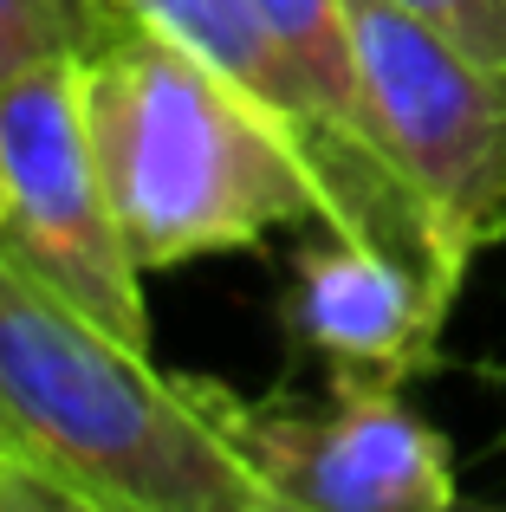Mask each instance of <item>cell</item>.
Returning <instances> with one entry per match:
<instances>
[{
	"label": "cell",
	"mask_w": 506,
	"mask_h": 512,
	"mask_svg": "<svg viewBox=\"0 0 506 512\" xmlns=\"http://www.w3.org/2000/svg\"><path fill=\"white\" fill-rule=\"evenodd\" d=\"M117 0H0V85L26 65L85 59L111 26Z\"/></svg>",
	"instance_id": "9"
},
{
	"label": "cell",
	"mask_w": 506,
	"mask_h": 512,
	"mask_svg": "<svg viewBox=\"0 0 506 512\" xmlns=\"http://www.w3.org/2000/svg\"><path fill=\"white\" fill-rule=\"evenodd\" d=\"M383 150L416 182L461 266L506 234V72L396 0H344Z\"/></svg>",
	"instance_id": "5"
},
{
	"label": "cell",
	"mask_w": 506,
	"mask_h": 512,
	"mask_svg": "<svg viewBox=\"0 0 506 512\" xmlns=\"http://www.w3.org/2000/svg\"><path fill=\"white\" fill-rule=\"evenodd\" d=\"M0 214H7V188H0Z\"/></svg>",
	"instance_id": "12"
},
{
	"label": "cell",
	"mask_w": 506,
	"mask_h": 512,
	"mask_svg": "<svg viewBox=\"0 0 506 512\" xmlns=\"http://www.w3.org/2000/svg\"><path fill=\"white\" fill-rule=\"evenodd\" d=\"M78 78L104 195L143 273L325 221V188L286 124L130 7L111 13Z\"/></svg>",
	"instance_id": "2"
},
{
	"label": "cell",
	"mask_w": 506,
	"mask_h": 512,
	"mask_svg": "<svg viewBox=\"0 0 506 512\" xmlns=\"http://www.w3.org/2000/svg\"><path fill=\"white\" fill-rule=\"evenodd\" d=\"M0 188H7L0 247L104 331L150 350L143 266L104 195L78 59L26 65L0 85Z\"/></svg>",
	"instance_id": "4"
},
{
	"label": "cell",
	"mask_w": 506,
	"mask_h": 512,
	"mask_svg": "<svg viewBox=\"0 0 506 512\" xmlns=\"http://www.w3.org/2000/svg\"><path fill=\"white\" fill-rule=\"evenodd\" d=\"M396 7H409L422 26H435L468 59L506 72V0H396Z\"/></svg>",
	"instance_id": "10"
},
{
	"label": "cell",
	"mask_w": 506,
	"mask_h": 512,
	"mask_svg": "<svg viewBox=\"0 0 506 512\" xmlns=\"http://www.w3.org/2000/svg\"><path fill=\"white\" fill-rule=\"evenodd\" d=\"M253 13L266 20V33L286 46V59L305 72V85L318 91L325 117L351 143H364L370 156L396 163L377 137V117L364 98V72H357V39H351V7L344 0H253Z\"/></svg>",
	"instance_id": "8"
},
{
	"label": "cell",
	"mask_w": 506,
	"mask_h": 512,
	"mask_svg": "<svg viewBox=\"0 0 506 512\" xmlns=\"http://www.w3.org/2000/svg\"><path fill=\"white\" fill-rule=\"evenodd\" d=\"M117 7H130L156 33H169L195 59H208L221 78H234L253 104H266L286 124V137L299 143V156L312 163L318 188H325V227L370 240V247L422 266L429 279H442L448 292H461L468 266L448 253V240L435 227L429 201L416 195V182L331 124L318 91L305 85V72L286 59V46L253 13V0H117Z\"/></svg>",
	"instance_id": "6"
},
{
	"label": "cell",
	"mask_w": 506,
	"mask_h": 512,
	"mask_svg": "<svg viewBox=\"0 0 506 512\" xmlns=\"http://www.w3.org/2000/svg\"><path fill=\"white\" fill-rule=\"evenodd\" d=\"M234 461L273 512H448V441L390 383H331L325 402L241 396L215 376H182Z\"/></svg>",
	"instance_id": "3"
},
{
	"label": "cell",
	"mask_w": 506,
	"mask_h": 512,
	"mask_svg": "<svg viewBox=\"0 0 506 512\" xmlns=\"http://www.w3.org/2000/svg\"><path fill=\"white\" fill-rule=\"evenodd\" d=\"M448 312H455V292L442 279L338 227L292 253L286 299H279L286 338L312 350L331 383L390 389H409L422 370H435V338Z\"/></svg>",
	"instance_id": "7"
},
{
	"label": "cell",
	"mask_w": 506,
	"mask_h": 512,
	"mask_svg": "<svg viewBox=\"0 0 506 512\" xmlns=\"http://www.w3.org/2000/svg\"><path fill=\"white\" fill-rule=\"evenodd\" d=\"M0 512H72V506H65L46 480H33L26 467H13L7 454H0Z\"/></svg>",
	"instance_id": "11"
},
{
	"label": "cell",
	"mask_w": 506,
	"mask_h": 512,
	"mask_svg": "<svg viewBox=\"0 0 506 512\" xmlns=\"http://www.w3.org/2000/svg\"><path fill=\"white\" fill-rule=\"evenodd\" d=\"M0 454L72 512H273L260 480L163 376L0 247Z\"/></svg>",
	"instance_id": "1"
}]
</instances>
